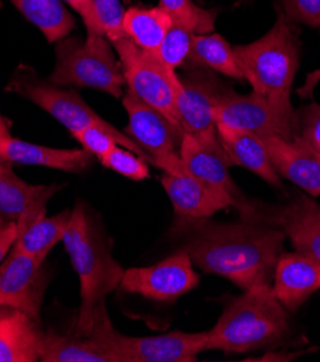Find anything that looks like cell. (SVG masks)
<instances>
[{
    "instance_id": "cell-37",
    "label": "cell",
    "mask_w": 320,
    "mask_h": 362,
    "mask_svg": "<svg viewBox=\"0 0 320 362\" xmlns=\"http://www.w3.org/2000/svg\"><path fill=\"white\" fill-rule=\"evenodd\" d=\"M11 136H12V134H11V132H9V129H8L6 123H5V120H4V117H2V113H0V140L8 139V137H11Z\"/></svg>"
},
{
    "instance_id": "cell-31",
    "label": "cell",
    "mask_w": 320,
    "mask_h": 362,
    "mask_svg": "<svg viewBox=\"0 0 320 362\" xmlns=\"http://www.w3.org/2000/svg\"><path fill=\"white\" fill-rule=\"evenodd\" d=\"M94 12L104 36L112 44L124 38V9L120 0H93Z\"/></svg>"
},
{
    "instance_id": "cell-27",
    "label": "cell",
    "mask_w": 320,
    "mask_h": 362,
    "mask_svg": "<svg viewBox=\"0 0 320 362\" xmlns=\"http://www.w3.org/2000/svg\"><path fill=\"white\" fill-rule=\"evenodd\" d=\"M40 361L42 362H113L90 337L61 335L48 331L42 337Z\"/></svg>"
},
{
    "instance_id": "cell-32",
    "label": "cell",
    "mask_w": 320,
    "mask_h": 362,
    "mask_svg": "<svg viewBox=\"0 0 320 362\" xmlns=\"http://www.w3.org/2000/svg\"><path fill=\"white\" fill-rule=\"evenodd\" d=\"M296 136L320 155V105L310 104L296 113Z\"/></svg>"
},
{
    "instance_id": "cell-30",
    "label": "cell",
    "mask_w": 320,
    "mask_h": 362,
    "mask_svg": "<svg viewBox=\"0 0 320 362\" xmlns=\"http://www.w3.org/2000/svg\"><path fill=\"white\" fill-rule=\"evenodd\" d=\"M98 162L124 177L136 180V182L150 177L148 162L134 152L120 146V144L114 146L105 156L98 159Z\"/></svg>"
},
{
    "instance_id": "cell-21",
    "label": "cell",
    "mask_w": 320,
    "mask_h": 362,
    "mask_svg": "<svg viewBox=\"0 0 320 362\" xmlns=\"http://www.w3.org/2000/svg\"><path fill=\"white\" fill-rule=\"evenodd\" d=\"M277 224L296 251L320 262V204L313 197L299 194L280 211Z\"/></svg>"
},
{
    "instance_id": "cell-3",
    "label": "cell",
    "mask_w": 320,
    "mask_h": 362,
    "mask_svg": "<svg viewBox=\"0 0 320 362\" xmlns=\"http://www.w3.org/2000/svg\"><path fill=\"white\" fill-rule=\"evenodd\" d=\"M292 337V325L270 284L247 288L224 309L208 331V349L244 354L280 346Z\"/></svg>"
},
{
    "instance_id": "cell-2",
    "label": "cell",
    "mask_w": 320,
    "mask_h": 362,
    "mask_svg": "<svg viewBox=\"0 0 320 362\" xmlns=\"http://www.w3.org/2000/svg\"><path fill=\"white\" fill-rule=\"evenodd\" d=\"M62 243L80 280L77 331L88 337L95 319L107 309V296L120 286L124 269L113 259L102 230L80 202L71 211Z\"/></svg>"
},
{
    "instance_id": "cell-34",
    "label": "cell",
    "mask_w": 320,
    "mask_h": 362,
    "mask_svg": "<svg viewBox=\"0 0 320 362\" xmlns=\"http://www.w3.org/2000/svg\"><path fill=\"white\" fill-rule=\"evenodd\" d=\"M284 18L290 23L320 28V0H283Z\"/></svg>"
},
{
    "instance_id": "cell-4",
    "label": "cell",
    "mask_w": 320,
    "mask_h": 362,
    "mask_svg": "<svg viewBox=\"0 0 320 362\" xmlns=\"http://www.w3.org/2000/svg\"><path fill=\"white\" fill-rule=\"evenodd\" d=\"M244 80L253 91L284 105H292L290 91L300 64V41L290 22L278 15L260 40L234 47Z\"/></svg>"
},
{
    "instance_id": "cell-20",
    "label": "cell",
    "mask_w": 320,
    "mask_h": 362,
    "mask_svg": "<svg viewBox=\"0 0 320 362\" xmlns=\"http://www.w3.org/2000/svg\"><path fill=\"white\" fill-rule=\"evenodd\" d=\"M44 332L20 310L0 303V362H37Z\"/></svg>"
},
{
    "instance_id": "cell-9",
    "label": "cell",
    "mask_w": 320,
    "mask_h": 362,
    "mask_svg": "<svg viewBox=\"0 0 320 362\" xmlns=\"http://www.w3.org/2000/svg\"><path fill=\"white\" fill-rule=\"evenodd\" d=\"M217 124L251 133L260 139L296 136V112L293 105H284L257 93L241 95L230 90L213 108Z\"/></svg>"
},
{
    "instance_id": "cell-5",
    "label": "cell",
    "mask_w": 320,
    "mask_h": 362,
    "mask_svg": "<svg viewBox=\"0 0 320 362\" xmlns=\"http://www.w3.org/2000/svg\"><path fill=\"white\" fill-rule=\"evenodd\" d=\"M57 62L48 83L57 87H85L116 98L124 94V74L112 42L101 33H87L84 41L66 36L57 42Z\"/></svg>"
},
{
    "instance_id": "cell-26",
    "label": "cell",
    "mask_w": 320,
    "mask_h": 362,
    "mask_svg": "<svg viewBox=\"0 0 320 362\" xmlns=\"http://www.w3.org/2000/svg\"><path fill=\"white\" fill-rule=\"evenodd\" d=\"M71 211L73 209H65L54 216H42L23 233L18 234L13 247L40 263H45L49 251L64 240L71 220Z\"/></svg>"
},
{
    "instance_id": "cell-23",
    "label": "cell",
    "mask_w": 320,
    "mask_h": 362,
    "mask_svg": "<svg viewBox=\"0 0 320 362\" xmlns=\"http://www.w3.org/2000/svg\"><path fill=\"white\" fill-rule=\"evenodd\" d=\"M172 25L173 19L162 6L129 8L123 19L127 38L140 49L156 54Z\"/></svg>"
},
{
    "instance_id": "cell-24",
    "label": "cell",
    "mask_w": 320,
    "mask_h": 362,
    "mask_svg": "<svg viewBox=\"0 0 320 362\" xmlns=\"http://www.w3.org/2000/svg\"><path fill=\"white\" fill-rule=\"evenodd\" d=\"M11 4L37 26L48 42H59L76 28V19L62 0H11Z\"/></svg>"
},
{
    "instance_id": "cell-29",
    "label": "cell",
    "mask_w": 320,
    "mask_h": 362,
    "mask_svg": "<svg viewBox=\"0 0 320 362\" xmlns=\"http://www.w3.org/2000/svg\"><path fill=\"white\" fill-rule=\"evenodd\" d=\"M194 35L185 26L173 23L158 49V55L163 64L174 71L182 66L188 61Z\"/></svg>"
},
{
    "instance_id": "cell-35",
    "label": "cell",
    "mask_w": 320,
    "mask_h": 362,
    "mask_svg": "<svg viewBox=\"0 0 320 362\" xmlns=\"http://www.w3.org/2000/svg\"><path fill=\"white\" fill-rule=\"evenodd\" d=\"M62 2L65 5H68L73 11H76L81 16V19H83V22L87 28V33L94 32V33L104 35L101 28H100L98 21H97L95 12H94L93 0H62Z\"/></svg>"
},
{
    "instance_id": "cell-33",
    "label": "cell",
    "mask_w": 320,
    "mask_h": 362,
    "mask_svg": "<svg viewBox=\"0 0 320 362\" xmlns=\"http://www.w3.org/2000/svg\"><path fill=\"white\" fill-rule=\"evenodd\" d=\"M73 136L81 144L84 151H87L97 159H101L114 146L120 144L119 140L112 133L105 132L100 127H87L73 133Z\"/></svg>"
},
{
    "instance_id": "cell-16",
    "label": "cell",
    "mask_w": 320,
    "mask_h": 362,
    "mask_svg": "<svg viewBox=\"0 0 320 362\" xmlns=\"http://www.w3.org/2000/svg\"><path fill=\"white\" fill-rule=\"evenodd\" d=\"M261 140L280 177L289 179L313 198L320 197V155L297 136L292 140L275 136Z\"/></svg>"
},
{
    "instance_id": "cell-18",
    "label": "cell",
    "mask_w": 320,
    "mask_h": 362,
    "mask_svg": "<svg viewBox=\"0 0 320 362\" xmlns=\"http://www.w3.org/2000/svg\"><path fill=\"white\" fill-rule=\"evenodd\" d=\"M160 184L174 208V214L181 218H209L213 214L232 206V201L225 192L202 182L188 172L182 175L163 173Z\"/></svg>"
},
{
    "instance_id": "cell-14",
    "label": "cell",
    "mask_w": 320,
    "mask_h": 362,
    "mask_svg": "<svg viewBox=\"0 0 320 362\" xmlns=\"http://www.w3.org/2000/svg\"><path fill=\"white\" fill-rule=\"evenodd\" d=\"M179 153L188 173L202 180V182L225 192L231 198L232 206L239 211L242 220L261 221L259 209H256L251 202H248L232 180L228 172L232 163L227 156L206 149L189 134L182 136Z\"/></svg>"
},
{
    "instance_id": "cell-28",
    "label": "cell",
    "mask_w": 320,
    "mask_h": 362,
    "mask_svg": "<svg viewBox=\"0 0 320 362\" xmlns=\"http://www.w3.org/2000/svg\"><path fill=\"white\" fill-rule=\"evenodd\" d=\"M173 19L195 35L211 33L217 19V11L202 9L192 0H160V5Z\"/></svg>"
},
{
    "instance_id": "cell-36",
    "label": "cell",
    "mask_w": 320,
    "mask_h": 362,
    "mask_svg": "<svg viewBox=\"0 0 320 362\" xmlns=\"http://www.w3.org/2000/svg\"><path fill=\"white\" fill-rule=\"evenodd\" d=\"M18 238L16 221H0V264L6 259Z\"/></svg>"
},
{
    "instance_id": "cell-7",
    "label": "cell",
    "mask_w": 320,
    "mask_h": 362,
    "mask_svg": "<svg viewBox=\"0 0 320 362\" xmlns=\"http://www.w3.org/2000/svg\"><path fill=\"white\" fill-rule=\"evenodd\" d=\"M112 45L120 59L127 90L156 108L182 132L176 108V98L182 83L176 71L163 64L156 52L136 47L127 36Z\"/></svg>"
},
{
    "instance_id": "cell-12",
    "label": "cell",
    "mask_w": 320,
    "mask_h": 362,
    "mask_svg": "<svg viewBox=\"0 0 320 362\" xmlns=\"http://www.w3.org/2000/svg\"><path fill=\"white\" fill-rule=\"evenodd\" d=\"M199 279L188 252L177 250L155 266L124 270L119 287L155 302H173L194 291Z\"/></svg>"
},
{
    "instance_id": "cell-11",
    "label": "cell",
    "mask_w": 320,
    "mask_h": 362,
    "mask_svg": "<svg viewBox=\"0 0 320 362\" xmlns=\"http://www.w3.org/2000/svg\"><path fill=\"white\" fill-rule=\"evenodd\" d=\"M181 83L176 108L184 134L195 137L206 149L227 156L218 139L213 108L231 88L225 87L211 71L199 66L191 69Z\"/></svg>"
},
{
    "instance_id": "cell-6",
    "label": "cell",
    "mask_w": 320,
    "mask_h": 362,
    "mask_svg": "<svg viewBox=\"0 0 320 362\" xmlns=\"http://www.w3.org/2000/svg\"><path fill=\"white\" fill-rule=\"evenodd\" d=\"M113 362H194L208 351V332L173 331L156 337H127L120 334L102 310L88 335Z\"/></svg>"
},
{
    "instance_id": "cell-19",
    "label": "cell",
    "mask_w": 320,
    "mask_h": 362,
    "mask_svg": "<svg viewBox=\"0 0 320 362\" xmlns=\"http://www.w3.org/2000/svg\"><path fill=\"white\" fill-rule=\"evenodd\" d=\"M0 160L30 166H45L69 173H80L93 163V155L81 149H55L20 139L0 140Z\"/></svg>"
},
{
    "instance_id": "cell-8",
    "label": "cell",
    "mask_w": 320,
    "mask_h": 362,
    "mask_svg": "<svg viewBox=\"0 0 320 362\" xmlns=\"http://www.w3.org/2000/svg\"><path fill=\"white\" fill-rule=\"evenodd\" d=\"M123 105L129 116L126 134L146 152L150 163L163 173H186L179 153L184 133L156 108L129 90L123 94Z\"/></svg>"
},
{
    "instance_id": "cell-25",
    "label": "cell",
    "mask_w": 320,
    "mask_h": 362,
    "mask_svg": "<svg viewBox=\"0 0 320 362\" xmlns=\"http://www.w3.org/2000/svg\"><path fill=\"white\" fill-rule=\"evenodd\" d=\"M188 61L195 66L212 69L230 78L244 80L238 65L234 47H231L218 33L194 35Z\"/></svg>"
},
{
    "instance_id": "cell-10",
    "label": "cell",
    "mask_w": 320,
    "mask_h": 362,
    "mask_svg": "<svg viewBox=\"0 0 320 362\" xmlns=\"http://www.w3.org/2000/svg\"><path fill=\"white\" fill-rule=\"evenodd\" d=\"M12 90L49 113L55 120L66 127L71 134L87 127H100L112 133L119 140L120 146L134 152L140 158H143L148 163H150L146 152L131 137H129L126 133H122L117 127L97 115L78 93L73 90H62L49 83L25 78L13 81Z\"/></svg>"
},
{
    "instance_id": "cell-17",
    "label": "cell",
    "mask_w": 320,
    "mask_h": 362,
    "mask_svg": "<svg viewBox=\"0 0 320 362\" xmlns=\"http://www.w3.org/2000/svg\"><path fill=\"white\" fill-rule=\"evenodd\" d=\"M273 292L288 312H296L320 291V262L304 252L281 255L273 276Z\"/></svg>"
},
{
    "instance_id": "cell-1",
    "label": "cell",
    "mask_w": 320,
    "mask_h": 362,
    "mask_svg": "<svg viewBox=\"0 0 320 362\" xmlns=\"http://www.w3.org/2000/svg\"><path fill=\"white\" fill-rule=\"evenodd\" d=\"M181 237L194 266L221 276L241 291L270 284L286 234L263 221L215 223L177 216L172 230Z\"/></svg>"
},
{
    "instance_id": "cell-15",
    "label": "cell",
    "mask_w": 320,
    "mask_h": 362,
    "mask_svg": "<svg viewBox=\"0 0 320 362\" xmlns=\"http://www.w3.org/2000/svg\"><path fill=\"white\" fill-rule=\"evenodd\" d=\"M12 163L0 160V215L16 221L18 234L47 215L49 199L59 185H29L16 176Z\"/></svg>"
},
{
    "instance_id": "cell-13",
    "label": "cell",
    "mask_w": 320,
    "mask_h": 362,
    "mask_svg": "<svg viewBox=\"0 0 320 362\" xmlns=\"http://www.w3.org/2000/svg\"><path fill=\"white\" fill-rule=\"evenodd\" d=\"M44 264L12 247L0 264V303L40 322L47 288Z\"/></svg>"
},
{
    "instance_id": "cell-22",
    "label": "cell",
    "mask_w": 320,
    "mask_h": 362,
    "mask_svg": "<svg viewBox=\"0 0 320 362\" xmlns=\"http://www.w3.org/2000/svg\"><path fill=\"white\" fill-rule=\"evenodd\" d=\"M217 133L221 146L232 165L251 170L273 188L283 187L278 173L273 168L266 144L260 137L223 124H217Z\"/></svg>"
}]
</instances>
